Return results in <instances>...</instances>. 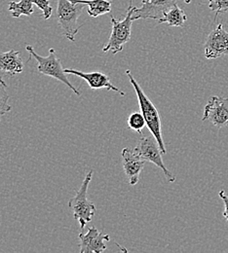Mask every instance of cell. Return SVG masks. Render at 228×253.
<instances>
[{"instance_id":"8fae6325","label":"cell","mask_w":228,"mask_h":253,"mask_svg":"<svg viewBox=\"0 0 228 253\" xmlns=\"http://www.w3.org/2000/svg\"><path fill=\"white\" fill-rule=\"evenodd\" d=\"M80 253H101L106 250V242L110 241L108 235L99 233L95 226L88 229L86 234L79 235Z\"/></svg>"},{"instance_id":"9a60e30c","label":"cell","mask_w":228,"mask_h":253,"mask_svg":"<svg viewBox=\"0 0 228 253\" xmlns=\"http://www.w3.org/2000/svg\"><path fill=\"white\" fill-rule=\"evenodd\" d=\"M72 3H84L88 6V14L93 18L111 12L112 2L109 0H69Z\"/></svg>"},{"instance_id":"ba28073f","label":"cell","mask_w":228,"mask_h":253,"mask_svg":"<svg viewBox=\"0 0 228 253\" xmlns=\"http://www.w3.org/2000/svg\"><path fill=\"white\" fill-rule=\"evenodd\" d=\"M204 51L205 58L208 60L228 55V32L225 31L223 24H220L210 32L204 46Z\"/></svg>"},{"instance_id":"ac0fdd59","label":"cell","mask_w":228,"mask_h":253,"mask_svg":"<svg viewBox=\"0 0 228 253\" xmlns=\"http://www.w3.org/2000/svg\"><path fill=\"white\" fill-rule=\"evenodd\" d=\"M127 123H128V126L131 129L137 133H141L142 128L146 126L145 119H144L142 113H139V112L131 113L128 117Z\"/></svg>"},{"instance_id":"3957f363","label":"cell","mask_w":228,"mask_h":253,"mask_svg":"<svg viewBox=\"0 0 228 253\" xmlns=\"http://www.w3.org/2000/svg\"><path fill=\"white\" fill-rule=\"evenodd\" d=\"M26 50L31 55V57L37 62L38 72L46 76L55 78L56 80L64 83L75 95H81L79 90H77L67 79L65 69L63 68V64L61 63L60 59L57 57V54L53 48L49 50V55L47 57H42L35 53L32 45H27Z\"/></svg>"},{"instance_id":"5b68a950","label":"cell","mask_w":228,"mask_h":253,"mask_svg":"<svg viewBox=\"0 0 228 253\" xmlns=\"http://www.w3.org/2000/svg\"><path fill=\"white\" fill-rule=\"evenodd\" d=\"M137 7L130 5L127 9V14L124 20L118 21L114 17L111 16V23H112V31L110 37L106 43V45L102 48L103 53L111 52L113 55L120 53L123 50V47L126 43H128L131 39L132 33V24L134 22L133 15Z\"/></svg>"},{"instance_id":"2e32d148","label":"cell","mask_w":228,"mask_h":253,"mask_svg":"<svg viewBox=\"0 0 228 253\" xmlns=\"http://www.w3.org/2000/svg\"><path fill=\"white\" fill-rule=\"evenodd\" d=\"M33 0H20L19 2H9L8 10L13 18L19 19L22 15L31 16L33 13Z\"/></svg>"},{"instance_id":"6da1fadb","label":"cell","mask_w":228,"mask_h":253,"mask_svg":"<svg viewBox=\"0 0 228 253\" xmlns=\"http://www.w3.org/2000/svg\"><path fill=\"white\" fill-rule=\"evenodd\" d=\"M126 75L128 76L132 86L135 89V92L137 94L138 105L140 107V111L145 119L146 126L149 129V131L152 133V135L155 137V139L158 142V145L160 147V150L162 154H166L167 150L164 143L163 136H162V126H161V119L159 112L155 105L152 103V101L148 98V96L144 94L139 84L136 81V79L133 77L130 70H126Z\"/></svg>"},{"instance_id":"7402d4cb","label":"cell","mask_w":228,"mask_h":253,"mask_svg":"<svg viewBox=\"0 0 228 253\" xmlns=\"http://www.w3.org/2000/svg\"><path fill=\"white\" fill-rule=\"evenodd\" d=\"M183 1H184L186 4H189V3L191 2V0H183Z\"/></svg>"},{"instance_id":"ffe728a7","label":"cell","mask_w":228,"mask_h":253,"mask_svg":"<svg viewBox=\"0 0 228 253\" xmlns=\"http://www.w3.org/2000/svg\"><path fill=\"white\" fill-rule=\"evenodd\" d=\"M209 8L217 15L228 11V0H209Z\"/></svg>"},{"instance_id":"8992f818","label":"cell","mask_w":228,"mask_h":253,"mask_svg":"<svg viewBox=\"0 0 228 253\" xmlns=\"http://www.w3.org/2000/svg\"><path fill=\"white\" fill-rule=\"evenodd\" d=\"M134 150L145 162L152 163L156 167L161 169L169 183H174L176 181L175 175L166 168L164 164L162 152L160 150L157 140L153 135H143L142 137H140Z\"/></svg>"},{"instance_id":"d6986e66","label":"cell","mask_w":228,"mask_h":253,"mask_svg":"<svg viewBox=\"0 0 228 253\" xmlns=\"http://www.w3.org/2000/svg\"><path fill=\"white\" fill-rule=\"evenodd\" d=\"M33 4L36 5L43 13V17L45 20H48L52 16L53 8L50 5L49 0H33Z\"/></svg>"},{"instance_id":"7c38bea8","label":"cell","mask_w":228,"mask_h":253,"mask_svg":"<svg viewBox=\"0 0 228 253\" xmlns=\"http://www.w3.org/2000/svg\"><path fill=\"white\" fill-rule=\"evenodd\" d=\"M122 164L129 184L135 186L139 180V174L144 168L145 161L140 158L135 150L126 147L122 150Z\"/></svg>"},{"instance_id":"7a4b0ae2","label":"cell","mask_w":228,"mask_h":253,"mask_svg":"<svg viewBox=\"0 0 228 253\" xmlns=\"http://www.w3.org/2000/svg\"><path fill=\"white\" fill-rule=\"evenodd\" d=\"M94 170L91 169L85 176L81 187L76 192L75 196L68 201V207L73 212V217L79 222L80 229L83 230L87 223L92 221L95 213V205L88 200V187L92 180Z\"/></svg>"},{"instance_id":"44dd1931","label":"cell","mask_w":228,"mask_h":253,"mask_svg":"<svg viewBox=\"0 0 228 253\" xmlns=\"http://www.w3.org/2000/svg\"><path fill=\"white\" fill-rule=\"evenodd\" d=\"M219 196L220 198L224 201V204H225V211H224V216L226 217L227 221L228 222V196H227L226 192L223 190V191H220L219 193Z\"/></svg>"},{"instance_id":"4fadbf2b","label":"cell","mask_w":228,"mask_h":253,"mask_svg":"<svg viewBox=\"0 0 228 253\" xmlns=\"http://www.w3.org/2000/svg\"><path fill=\"white\" fill-rule=\"evenodd\" d=\"M0 70L15 76L24 71V63L21 58L20 51L10 50L0 54Z\"/></svg>"},{"instance_id":"30bf717a","label":"cell","mask_w":228,"mask_h":253,"mask_svg":"<svg viewBox=\"0 0 228 253\" xmlns=\"http://www.w3.org/2000/svg\"><path fill=\"white\" fill-rule=\"evenodd\" d=\"M65 72L66 74H72L75 76H78L82 79H84L88 85L90 86L91 89L93 90H100V89H106L108 91H113L118 93L119 95L124 96L125 93L122 92L119 88H117L116 86H114L111 81L109 76H107L106 74L102 73V72H83L77 69H73V68H65Z\"/></svg>"},{"instance_id":"277c9868","label":"cell","mask_w":228,"mask_h":253,"mask_svg":"<svg viewBox=\"0 0 228 253\" xmlns=\"http://www.w3.org/2000/svg\"><path fill=\"white\" fill-rule=\"evenodd\" d=\"M86 4L72 3L69 0H58L57 6V20L59 26L65 37L74 42L75 36L84 24L78 26V19Z\"/></svg>"},{"instance_id":"5bb4252c","label":"cell","mask_w":228,"mask_h":253,"mask_svg":"<svg viewBox=\"0 0 228 253\" xmlns=\"http://www.w3.org/2000/svg\"><path fill=\"white\" fill-rule=\"evenodd\" d=\"M186 21L187 16L185 15L184 11L176 4L164 14L160 20H158V24L166 23L169 27L182 28Z\"/></svg>"},{"instance_id":"e0dca14e","label":"cell","mask_w":228,"mask_h":253,"mask_svg":"<svg viewBox=\"0 0 228 253\" xmlns=\"http://www.w3.org/2000/svg\"><path fill=\"white\" fill-rule=\"evenodd\" d=\"M7 89H8L7 84L5 83L3 78L0 76V119L6 113L12 110V106L9 104L10 96L7 92Z\"/></svg>"},{"instance_id":"52a82bcc","label":"cell","mask_w":228,"mask_h":253,"mask_svg":"<svg viewBox=\"0 0 228 253\" xmlns=\"http://www.w3.org/2000/svg\"><path fill=\"white\" fill-rule=\"evenodd\" d=\"M202 121H210L219 128L228 125V97L214 95L204 108Z\"/></svg>"},{"instance_id":"9c48e42d","label":"cell","mask_w":228,"mask_h":253,"mask_svg":"<svg viewBox=\"0 0 228 253\" xmlns=\"http://www.w3.org/2000/svg\"><path fill=\"white\" fill-rule=\"evenodd\" d=\"M177 4V0H141V6L136 8L133 20H160L164 14Z\"/></svg>"}]
</instances>
